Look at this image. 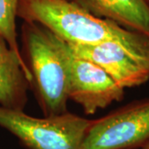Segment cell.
<instances>
[{
    "label": "cell",
    "instance_id": "cell-1",
    "mask_svg": "<svg viewBox=\"0 0 149 149\" xmlns=\"http://www.w3.org/2000/svg\"><path fill=\"white\" fill-rule=\"evenodd\" d=\"M17 17L47 27L69 44L116 43L149 71V37L93 16L67 0H19Z\"/></svg>",
    "mask_w": 149,
    "mask_h": 149
},
{
    "label": "cell",
    "instance_id": "cell-2",
    "mask_svg": "<svg viewBox=\"0 0 149 149\" xmlns=\"http://www.w3.org/2000/svg\"><path fill=\"white\" fill-rule=\"evenodd\" d=\"M22 55L30 72L29 87L45 117L68 112V43L47 27L23 22Z\"/></svg>",
    "mask_w": 149,
    "mask_h": 149
},
{
    "label": "cell",
    "instance_id": "cell-3",
    "mask_svg": "<svg viewBox=\"0 0 149 149\" xmlns=\"http://www.w3.org/2000/svg\"><path fill=\"white\" fill-rule=\"evenodd\" d=\"M91 121L69 111L36 118L24 110L0 106V127L13 134L27 149H82Z\"/></svg>",
    "mask_w": 149,
    "mask_h": 149
},
{
    "label": "cell",
    "instance_id": "cell-4",
    "mask_svg": "<svg viewBox=\"0 0 149 149\" xmlns=\"http://www.w3.org/2000/svg\"><path fill=\"white\" fill-rule=\"evenodd\" d=\"M149 142V98L91 119L82 149H141Z\"/></svg>",
    "mask_w": 149,
    "mask_h": 149
},
{
    "label": "cell",
    "instance_id": "cell-5",
    "mask_svg": "<svg viewBox=\"0 0 149 149\" xmlns=\"http://www.w3.org/2000/svg\"><path fill=\"white\" fill-rule=\"evenodd\" d=\"M67 91L69 100L79 104L87 115L95 114L113 102L121 101L125 95V89L105 70L72 52L69 59Z\"/></svg>",
    "mask_w": 149,
    "mask_h": 149
},
{
    "label": "cell",
    "instance_id": "cell-6",
    "mask_svg": "<svg viewBox=\"0 0 149 149\" xmlns=\"http://www.w3.org/2000/svg\"><path fill=\"white\" fill-rule=\"evenodd\" d=\"M68 45L74 55L98 65L123 89L140 86L149 80V71L137 64L116 43Z\"/></svg>",
    "mask_w": 149,
    "mask_h": 149
},
{
    "label": "cell",
    "instance_id": "cell-7",
    "mask_svg": "<svg viewBox=\"0 0 149 149\" xmlns=\"http://www.w3.org/2000/svg\"><path fill=\"white\" fill-rule=\"evenodd\" d=\"M93 16L107 19L149 37L147 0H67Z\"/></svg>",
    "mask_w": 149,
    "mask_h": 149
},
{
    "label": "cell",
    "instance_id": "cell-8",
    "mask_svg": "<svg viewBox=\"0 0 149 149\" xmlns=\"http://www.w3.org/2000/svg\"><path fill=\"white\" fill-rule=\"evenodd\" d=\"M30 72L0 35V106L24 110L28 100Z\"/></svg>",
    "mask_w": 149,
    "mask_h": 149
},
{
    "label": "cell",
    "instance_id": "cell-9",
    "mask_svg": "<svg viewBox=\"0 0 149 149\" xmlns=\"http://www.w3.org/2000/svg\"><path fill=\"white\" fill-rule=\"evenodd\" d=\"M18 1L0 0V35L5 39L19 60L26 65L17 42L16 18Z\"/></svg>",
    "mask_w": 149,
    "mask_h": 149
},
{
    "label": "cell",
    "instance_id": "cell-10",
    "mask_svg": "<svg viewBox=\"0 0 149 149\" xmlns=\"http://www.w3.org/2000/svg\"><path fill=\"white\" fill-rule=\"evenodd\" d=\"M141 149H149V142H148L147 143L145 144Z\"/></svg>",
    "mask_w": 149,
    "mask_h": 149
},
{
    "label": "cell",
    "instance_id": "cell-11",
    "mask_svg": "<svg viewBox=\"0 0 149 149\" xmlns=\"http://www.w3.org/2000/svg\"><path fill=\"white\" fill-rule=\"evenodd\" d=\"M147 1H148V3H149V0H147Z\"/></svg>",
    "mask_w": 149,
    "mask_h": 149
}]
</instances>
